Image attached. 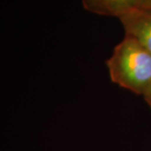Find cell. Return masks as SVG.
I'll return each mask as SVG.
<instances>
[{
	"label": "cell",
	"mask_w": 151,
	"mask_h": 151,
	"mask_svg": "<svg viewBox=\"0 0 151 151\" xmlns=\"http://www.w3.org/2000/svg\"><path fill=\"white\" fill-rule=\"evenodd\" d=\"M113 83L143 96L151 84V53L134 38L125 35L106 60Z\"/></svg>",
	"instance_id": "1"
},
{
	"label": "cell",
	"mask_w": 151,
	"mask_h": 151,
	"mask_svg": "<svg viewBox=\"0 0 151 151\" xmlns=\"http://www.w3.org/2000/svg\"><path fill=\"white\" fill-rule=\"evenodd\" d=\"M125 35L134 38L151 53V9L139 8L119 18Z\"/></svg>",
	"instance_id": "2"
},
{
	"label": "cell",
	"mask_w": 151,
	"mask_h": 151,
	"mask_svg": "<svg viewBox=\"0 0 151 151\" xmlns=\"http://www.w3.org/2000/svg\"><path fill=\"white\" fill-rule=\"evenodd\" d=\"M149 0H81L86 11L103 16L120 18L130 11L143 8Z\"/></svg>",
	"instance_id": "3"
},
{
	"label": "cell",
	"mask_w": 151,
	"mask_h": 151,
	"mask_svg": "<svg viewBox=\"0 0 151 151\" xmlns=\"http://www.w3.org/2000/svg\"><path fill=\"white\" fill-rule=\"evenodd\" d=\"M143 97H144V99H145L146 103L148 104V106L151 109V84L148 87V89L146 90L145 93L143 95Z\"/></svg>",
	"instance_id": "4"
},
{
	"label": "cell",
	"mask_w": 151,
	"mask_h": 151,
	"mask_svg": "<svg viewBox=\"0 0 151 151\" xmlns=\"http://www.w3.org/2000/svg\"><path fill=\"white\" fill-rule=\"evenodd\" d=\"M143 8H146V9H151V0H149L144 5Z\"/></svg>",
	"instance_id": "5"
}]
</instances>
